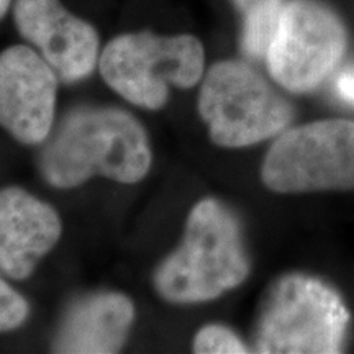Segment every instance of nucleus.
<instances>
[{"instance_id":"nucleus-1","label":"nucleus","mask_w":354,"mask_h":354,"mask_svg":"<svg viewBox=\"0 0 354 354\" xmlns=\"http://www.w3.org/2000/svg\"><path fill=\"white\" fill-rule=\"evenodd\" d=\"M41 172L53 187H77L94 176L123 184L138 183L151 166L148 136L125 110H73L41 154Z\"/></svg>"},{"instance_id":"nucleus-2","label":"nucleus","mask_w":354,"mask_h":354,"mask_svg":"<svg viewBox=\"0 0 354 354\" xmlns=\"http://www.w3.org/2000/svg\"><path fill=\"white\" fill-rule=\"evenodd\" d=\"M250 276L240 223L214 198L190 212L184 240L154 274V287L172 304L209 302L241 286Z\"/></svg>"},{"instance_id":"nucleus-3","label":"nucleus","mask_w":354,"mask_h":354,"mask_svg":"<svg viewBox=\"0 0 354 354\" xmlns=\"http://www.w3.org/2000/svg\"><path fill=\"white\" fill-rule=\"evenodd\" d=\"M351 315L333 287L305 274H287L266 292L254 348L263 354L343 351Z\"/></svg>"},{"instance_id":"nucleus-4","label":"nucleus","mask_w":354,"mask_h":354,"mask_svg":"<svg viewBox=\"0 0 354 354\" xmlns=\"http://www.w3.org/2000/svg\"><path fill=\"white\" fill-rule=\"evenodd\" d=\"M203 66L205 51L192 35L125 33L113 38L99 56L105 82L123 99L148 110L165 107L171 86H196Z\"/></svg>"},{"instance_id":"nucleus-5","label":"nucleus","mask_w":354,"mask_h":354,"mask_svg":"<svg viewBox=\"0 0 354 354\" xmlns=\"http://www.w3.org/2000/svg\"><path fill=\"white\" fill-rule=\"evenodd\" d=\"M198 112L221 148H246L287 130L294 118L289 100L241 61H220L205 74Z\"/></svg>"},{"instance_id":"nucleus-6","label":"nucleus","mask_w":354,"mask_h":354,"mask_svg":"<svg viewBox=\"0 0 354 354\" xmlns=\"http://www.w3.org/2000/svg\"><path fill=\"white\" fill-rule=\"evenodd\" d=\"M261 179L277 194L354 190V120L325 118L282 131L266 154Z\"/></svg>"},{"instance_id":"nucleus-7","label":"nucleus","mask_w":354,"mask_h":354,"mask_svg":"<svg viewBox=\"0 0 354 354\" xmlns=\"http://www.w3.org/2000/svg\"><path fill=\"white\" fill-rule=\"evenodd\" d=\"M346 46V28L330 7L317 0H290L264 59L279 86L305 94L333 73Z\"/></svg>"},{"instance_id":"nucleus-8","label":"nucleus","mask_w":354,"mask_h":354,"mask_svg":"<svg viewBox=\"0 0 354 354\" xmlns=\"http://www.w3.org/2000/svg\"><path fill=\"white\" fill-rule=\"evenodd\" d=\"M57 74L25 44L0 53V127L25 145L46 140L55 122Z\"/></svg>"},{"instance_id":"nucleus-9","label":"nucleus","mask_w":354,"mask_h":354,"mask_svg":"<svg viewBox=\"0 0 354 354\" xmlns=\"http://www.w3.org/2000/svg\"><path fill=\"white\" fill-rule=\"evenodd\" d=\"M19 33L64 82L82 81L99 63V35L59 0H13Z\"/></svg>"},{"instance_id":"nucleus-10","label":"nucleus","mask_w":354,"mask_h":354,"mask_svg":"<svg viewBox=\"0 0 354 354\" xmlns=\"http://www.w3.org/2000/svg\"><path fill=\"white\" fill-rule=\"evenodd\" d=\"M61 236L56 210L24 189L0 190V271L26 279Z\"/></svg>"},{"instance_id":"nucleus-11","label":"nucleus","mask_w":354,"mask_h":354,"mask_svg":"<svg viewBox=\"0 0 354 354\" xmlns=\"http://www.w3.org/2000/svg\"><path fill=\"white\" fill-rule=\"evenodd\" d=\"M135 307L117 292H97L66 310L55 339L56 353L110 354L127 342Z\"/></svg>"},{"instance_id":"nucleus-12","label":"nucleus","mask_w":354,"mask_h":354,"mask_svg":"<svg viewBox=\"0 0 354 354\" xmlns=\"http://www.w3.org/2000/svg\"><path fill=\"white\" fill-rule=\"evenodd\" d=\"M243 15L241 50L253 59H263L276 33L284 0H234Z\"/></svg>"},{"instance_id":"nucleus-13","label":"nucleus","mask_w":354,"mask_h":354,"mask_svg":"<svg viewBox=\"0 0 354 354\" xmlns=\"http://www.w3.org/2000/svg\"><path fill=\"white\" fill-rule=\"evenodd\" d=\"M250 349L223 325H207L194 339V353L198 354H243Z\"/></svg>"},{"instance_id":"nucleus-14","label":"nucleus","mask_w":354,"mask_h":354,"mask_svg":"<svg viewBox=\"0 0 354 354\" xmlns=\"http://www.w3.org/2000/svg\"><path fill=\"white\" fill-rule=\"evenodd\" d=\"M26 317H28L26 300L0 279V333L19 328Z\"/></svg>"},{"instance_id":"nucleus-15","label":"nucleus","mask_w":354,"mask_h":354,"mask_svg":"<svg viewBox=\"0 0 354 354\" xmlns=\"http://www.w3.org/2000/svg\"><path fill=\"white\" fill-rule=\"evenodd\" d=\"M336 92L342 100L354 105V66H349L336 77Z\"/></svg>"},{"instance_id":"nucleus-16","label":"nucleus","mask_w":354,"mask_h":354,"mask_svg":"<svg viewBox=\"0 0 354 354\" xmlns=\"http://www.w3.org/2000/svg\"><path fill=\"white\" fill-rule=\"evenodd\" d=\"M13 0H0V19H3V17L7 15L8 8L12 7Z\"/></svg>"}]
</instances>
